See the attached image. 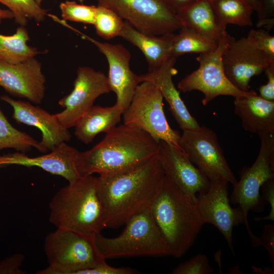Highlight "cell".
<instances>
[{"instance_id": "1", "label": "cell", "mask_w": 274, "mask_h": 274, "mask_svg": "<svg viewBox=\"0 0 274 274\" xmlns=\"http://www.w3.org/2000/svg\"><path fill=\"white\" fill-rule=\"evenodd\" d=\"M165 175L158 155L128 170L97 177L106 227L117 228L151 207Z\"/></svg>"}, {"instance_id": "2", "label": "cell", "mask_w": 274, "mask_h": 274, "mask_svg": "<svg viewBox=\"0 0 274 274\" xmlns=\"http://www.w3.org/2000/svg\"><path fill=\"white\" fill-rule=\"evenodd\" d=\"M159 142L138 128L117 125L91 149L79 152L77 169L80 177L122 173L157 155Z\"/></svg>"}, {"instance_id": "3", "label": "cell", "mask_w": 274, "mask_h": 274, "mask_svg": "<svg viewBox=\"0 0 274 274\" xmlns=\"http://www.w3.org/2000/svg\"><path fill=\"white\" fill-rule=\"evenodd\" d=\"M151 211L171 256L182 257L193 245L204 224L195 203L165 176Z\"/></svg>"}, {"instance_id": "4", "label": "cell", "mask_w": 274, "mask_h": 274, "mask_svg": "<svg viewBox=\"0 0 274 274\" xmlns=\"http://www.w3.org/2000/svg\"><path fill=\"white\" fill-rule=\"evenodd\" d=\"M49 208V221L56 228L95 235L106 227L97 177L92 175L80 177L60 189Z\"/></svg>"}, {"instance_id": "5", "label": "cell", "mask_w": 274, "mask_h": 274, "mask_svg": "<svg viewBox=\"0 0 274 274\" xmlns=\"http://www.w3.org/2000/svg\"><path fill=\"white\" fill-rule=\"evenodd\" d=\"M118 236L95 235L96 247L102 256L110 258L135 256H171L166 241L153 217L151 207L134 215L125 223Z\"/></svg>"}, {"instance_id": "6", "label": "cell", "mask_w": 274, "mask_h": 274, "mask_svg": "<svg viewBox=\"0 0 274 274\" xmlns=\"http://www.w3.org/2000/svg\"><path fill=\"white\" fill-rule=\"evenodd\" d=\"M95 235L57 228L45 239L49 266L36 273L77 274L106 262L95 244Z\"/></svg>"}, {"instance_id": "7", "label": "cell", "mask_w": 274, "mask_h": 274, "mask_svg": "<svg viewBox=\"0 0 274 274\" xmlns=\"http://www.w3.org/2000/svg\"><path fill=\"white\" fill-rule=\"evenodd\" d=\"M261 141L257 157L250 167H244L239 172V180L234 184L230 201L239 207L244 215L245 225L254 247H258L259 237L256 236L249 225L248 214L250 211L260 213L264 204L260 190L266 181L274 179V134H258Z\"/></svg>"}, {"instance_id": "8", "label": "cell", "mask_w": 274, "mask_h": 274, "mask_svg": "<svg viewBox=\"0 0 274 274\" xmlns=\"http://www.w3.org/2000/svg\"><path fill=\"white\" fill-rule=\"evenodd\" d=\"M163 98L155 84L149 81L142 82L137 86L129 105L123 112V123L143 130L158 142L164 141L182 149L179 144L181 135L169 126L164 114Z\"/></svg>"}, {"instance_id": "9", "label": "cell", "mask_w": 274, "mask_h": 274, "mask_svg": "<svg viewBox=\"0 0 274 274\" xmlns=\"http://www.w3.org/2000/svg\"><path fill=\"white\" fill-rule=\"evenodd\" d=\"M226 31L220 40L214 50L201 53L196 57L199 67L187 75L178 84V88L183 92L198 90L204 94L202 104L205 106L220 95L234 97L256 93L253 90L243 91L234 86L228 79L222 63V55L231 39Z\"/></svg>"}, {"instance_id": "10", "label": "cell", "mask_w": 274, "mask_h": 274, "mask_svg": "<svg viewBox=\"0 0 274 274\" xmlns=\"http://www.w3.org/2000/svg\"><path fill=\"white\" fill-rule=\"evenodd\" d=\"M115 11L141 32L152 36L174 33L183 24L168 0H95Z\"/></svg>"}, {"instance_id": "11", "label": "cell", "mask_w": 274, "mask_h": 274, "mask_svg": "<svg viewBox=\"0 0 274 274\" xmlns=\"http://www.w3.org/2000/svg\"><path fill=\"white\" fill-rule=\"evenodd\" d=\"M179 145L191 162L210 181L222 179L233 185L237 180L228 163L216 133L202 126L183 130Z\"/></svg>"}, {"instance_id": "12", "label": "cell", "mask_w": 274, "mask_h": 274, "mask_svg": "<svg viewBox=\"0 0 274 274\" xmlns=\"http://www.w3.org/2000/svg\"><path fill=\"white\" fill-rule=\"evenodd\" d=\"M111 91L107 76L104 73L91 67L79 66L73 90L58 101L64 110L54 115L64 128L74 127L99 96Z\"/></svg>"}, {"instance_id": "13", "label": "cell", "mask_w": 274, "mask_h": 274, "mask_svg": "<svg viewBox=\"0 0 274 274\" xmlns=\"http://www.w3.org/2000/svg\"><path fill=\"white\" fill-rule=\"evenodd\" d=\"M228 183L222 179L210 181L208 190L197 196L195 204L204 224H212L221 232L234 255L233 228L245 220L241 208L230 206Z\"/></svg>"}, {"instance_id": "14", "label": "cell", "mask_w": 274, "mask_h": 274, "mask_svg": "<svg viewBox=\"0 0 274 274\" xmlns=\"http://www.w3.org/2000/svg\"><path fill=\"white\" fill-rule=\"evenodd\" d=\"M274 57L256 48L247 37L232 38L223 55L225 74L237 88L250 90L252 77L260 75L272 62Z\"/></svg>"}, {"instance_id": "15", "label": "cell", "mask_w": 274, "mask_h": 274, "mask_svg": "<svg viewBox=\"0 0 274 274\" xmlns=\"http://www.w3.org/2000/svg\"><path fill=\"white\" fill-rule=\"evenodd\" d=\"M79 34L95 45L106 57L109 65L108 82L111 91L116 95L115 104L124 112L141 83L139 75L133 73L130 68L129 51L121 44L102 42L81 32Z\"/></svg>"}, {"instance_id": "16", "label": "cell", "mask_w": 274, "mask_h": 274, "mask_svg": "<svg viewBox=\"0 0 274 274\" xmlns=\"http://www.w3.org/2000/svg\"><path fill=\"white\" fill-rule=\"evenodd\" d=\"M158 157L164 175L195 203L206 192L210 180L193 164L182 149L160 141Z\"/></svg>"}, {"instance_id": "17", "label": "cell", "mask_w": 274, "mask_h": 274, "mask_svg": "<svg viewBox=\"0 0 274 274\" xmlns=\"http://www.w3.org/2000/svg\"><path fill=\"white\" fill-rule=\"evenodd\" d=\"M46 78L35 57L12 64L0 60V86L10 94L39 104L45 93Z\"/></svg>"}, {"instance_id": "18", "label": "cell", "mask_w": 274, "mask_h": 274, "mask_svg": "<svg viewBox=\"0 0 274 274\" xmlns=\"http://www.w3.org/2000/svg\"><path fill=\"white\" fill-rule=\"evenodd\" d=\"M0 98L12 107V118L17 123L34 126L41 131L42 139L39 145L42 152L51 151L59 144L71 140L72 135L68 129L60 124L54 114L28 101L15 100L6 95Z\"/></svg>"}, {"instance_id": "19", "label": "cell", "mask_w": 274, "mask_h": 274, "mask_svg": "<svg viewBox=\"0 0 274 274\" xmlns=\"http://www.w3.org/2000/svg\"><path fill=\"white\" fill-rule=\"evenodd\" d=\"M78 153L76 148L63 142L54 148L49 153L37 157H29L25 153L18 151L0 155V168L12 165L37 166L71 182L80 177L76 167Z\"/></svg>"}, {"instance_id": "20", "label": "cell", "mask_w": 274, "mask_h": 274, "mask_svg": "<svg viewBox=\"0 0 274 274\" xmlns=\"http://www.w3.org/2000/svg\"><path fill=\"white\" fill-rule=\"evenodd\" d=\"M176 58L170 57L158 68L139 75L141 83L149 81L155 84L169 105V109L183 130L196 129L200 125L191 115L182 99L180 91L175 87L173 76L177 71L175 68Z\"/></svg>"}, {"instance_id": "21", "label": "cell", "mask_w": 274, "mask_h": 274, "mask_svg": "<svg viewBox=\"0 0 274 274\" xmlns=\"http://www.w3.org/2000/svg\"><path fill=\"white\" fill-rule=\"evenodd\" d=\"M234 98V113L245 131L258 135L274 134V101L266 100L256 92Z\"/></svg>"}, {"instance_id": "22", "label": "cell", "mask_w": 274, "mask_h": 274, "mask_svg": "<svg viewBox=\"0 0 274 274\" xmlns=\"http://www.w3.org/2000/svg\"><path fill=\"white\" fill-rule=\"evenodd\" d=\"M174 33L152 36L138 30L124 21L119 37L138 47L148 64V72L160 67L170 56V44Z\"/></svg>"}, {"instance_id": "23", "label": "cell", "mask_w": 274, "mask_h": 274, "mask_svg": "<svg viewBox=\"0 0 274 274\" xmlns=\"http://www.w3.org/2000/svg\"><path fill=\"white\" fill-rule=\"evenodd\" d=\"M123 112L115 104L109 107L93 105L76 123L74 135L82 143L89 144L98 134L106 133L116 126Z\"/></svg>"}, {"instance_id": "24", "label": "cell", "mask_w": 274, "mask_h": 274, "mask_svg": "<svg viewBox=\"0 0 274 274\" xmlns=\"http://www.w3.org/2000/svg\"><path fill=\"white\" fill-rule=\"evenodd\" d=\"M177 14L183 26L217 42L227 31L226 27L220 23L210 0H197Z\"/></svg>"}, {"instance_id": "25", "label": "cell", "mask_w": 274, "mask_h": 274, "mask_svg": "<svg viewBox=\"0 0 274 274\" xmlns=\"http://www.w3.org/2000/svg\"><path fill=\"white\" fill-rule=\"evenodd\" d=\"M29 39L28 32L24 26H19L12 35L0 33V60L15 64L43 54L44 52L27 44Z\"/></svg>"}, {"instance_id": "26", "label": "cell", "mask_w": 274, "mask_h": 274, "mask_svg": "<svg viewBox=\"0 0 274 274\" xmlns=\"http://www.w3.org/2000/svg\"><path fill=\"white\" fill-rule=\"evenodd\" d=\"M179 33H174L170 44V56L177 58L186 53H204L214 50L218 42L196 31L183 26Z\"/></svg>"}, {"instance_id": "27", "label": "cell", "mask_w": 274, "mask_h": 274, "mask_svg": "<svg viewBox=\"0 0 274 274\" xmlns=\"http://www.w3.org/2000/svg\"><path fill=\"white\" fill-rule=\"evenodd\" d=\"M218 20L222 25L228 24L239 26L253 25L254 11L243 0H210Z\"/></svg>"}, {"instance_id": "28", "label": "cell", "mask_w": 274, "mask_h": 274, "mask_svg": "<svg viewBox=\"0 0 274 274\" xmlns=\"http://www.w3.org/2000/svg\"><path fill=\"white\" fill-rule=\"evenodd\" d=\"M32 148L42 152L39 142L13 126L0 109V150L13 148L25 153Z\"/></svg>"}, {"instance_id": "29", "label": "cell", "mask_w": 274, "mask_h": 274, "mask_svg": "<svg viewBox=\"0 0 274 274\" xmlns=\"http://www.w3.org/2000/svg\"><path fill=\"white\" fill-rule=\"evenodd\" d=\"M13 14L15 23L20 26L27 24L33 20L38 24L48 16V10L41 7L35 0H0Z\"/></svg>"}, {"instance_id": "30", "label": "cell", "mask_w": 274, "mask_h": 274, "mask_svg": "<svg viewBox=\"0 0 274 274\" xmlns=\"http://www.w3.org/2000/svg\"><path fill=\"white\" fill-rule=\"evenodd\" d=\"M124 23V21L112 9L101 5L96 6L93 25L99 37L109 40L119 36Z\"/></svg>"}, {"instance_id": "31", "label": "cell", "mask_w": 274, "mask_h": 274, "mask_svg": "<svg viewBox=\"0 0 274 274\" xmlns=\"http://www.w3.org/2000/svg\"><path fill=\"white\" fill-rule=\"evenodd\" d=\"M59 8L61 17L64 21L92 25L94 23L96 6L66 1L60 4Z\"/></svg>"}, {"instance_id": "32", "label": "cell", "mask_w": 274, "mask_h": 274, "mask_svg": "<svg viewBox=\"0 0 274 274\" xmlns=\"http://www.w3.org/2000/svg\"><path fill=\"white\" fill-rule=\"evenodd\" d=\"M214 271L206 255L199 254L175 268L173 274H210Z\"/></svg>"}, {"instance_id": "33", "label": "cell", "mask_w": 274, "mask_h": 274, "mask_svg": "<svg viewBox=\"0 0 274 274\" xmlns=\"http://www.w3.org/2000/svg\"><path fill=\"white\" fill-rule=\"evenodd\" d=\"M246 37L256 48L274 57V37L268 31L251 29Z\"/></svg>"}, {"instance_id": "34", "label": "cell", "mask_w": 274, "mask_h": 274, "mask_svg": "<svg viewBox=\"0 0 274 274\" xmlns=\"http://www.w3.org/2000/svg\"><path fill=\"white\" fill-rule=\"evenodd\" d=\"M261 196L264 204H269L270 211L267 216L264 217H255V221L270 220L274 221V179L265 182L261 187Z\"/></svg>"}, {"instance_id": "35", "label": "cell", "mask_w": 274, "mask_h": 274, "mask_svg": "<svg viewBox=\"0 0 274 274\" xmlns=\"http://www.w3.org/2000/svg\"><path fill=\"white\" fill-rule=\"evenodd\" d=\"M24 256L20 253L12 255L0 262V274H24L20 269Z\"/></svg>"}, {"instance_id": "36", "label": "cell", "mask_w": 274, "mask_h": 274, "mask_svg": "<svg viewBox=\"0 0 274 274\" xmlns=\"http://www.w3.org/2000/svg\"><path fill=\"white\" fill-rule=\"evenodd\" d=\"M137 271L128 267H116L105 262L93 268L79 271L77 274H134Z\"/></svg>"}, {"instance_id": "37", "label": "cell", "mask_w": 274, "mask_h": 274, "mask_svg": "<svg viewBox=\"0 0 274 274\" xmlns=\"http://www.w3.org/2000/svg\"><path fill=\"white\" fill-rule=\"evenodd\" d=\"M259 245L263 246L266 249L273 268L274 265V226L271 224H265L260 237Z\"/></svg>"}, {"instance_id": "38", "label": "cell", "mask_w": 274, "mask_h": 274, "mask_svg": "<svg viewBox=\"0 0 274 274\" xmlns=\"http://www.w3.org/2000/svg\"><path fill=\"white\" fill-rule=\"evenodd\" d=\"M264 72L267 82L260 87L259 95L266 100L274 101V62L265 70Z\"/></svg>"}, {"instance_id": "39", "label": "cell", "mask_w": 274, "mask_h": 274, "mask_svg": "<svg viewBox=\"0 0 274 274\" xmlns=\"http://www.w3.org/2000/svg\"><path fill=\"white\" fill-rule=\"evenodd\" d=\"M256 12L258 21L273 18L274 0H259Z\"/></svg>"}, {"instance_id": "40", "label": "cell", "mask_w": 274, "mask_h": 274, "mask_svg": "<svg viewBox=\"0 0 274 274\" xmlns=\"http://www.w3.org/2000/svg\"><path fill=\"white\" fill-rule=\"evenodd\" d=\"M197 1V0H168L177 12L192 4Z\"/></svg>"}, {"instance_id": "41", "label": "cell", "mask_w": 274, "mask_h": 274, "mask_svg": "<svg viewBox=\"0 0 274 274\" xmlns=\"http://www.w3.org/2000/svg\"><path fill=\"white\" fill-rule=\"evenodd\" d=\"M274 24V18H267L258 21L257 27H264L266 30L269 31Z\"/></svg>"}, {"instance_id": "42", "label": "cell", "mask_w": 274, "mask_h": 274, "mask_svg": "<svg viewBox=\"0 0 274 274\" xmlns=\"http://www.w3.org/2000/svg\"><path fill=\"white\" fill-rule=\"evenodd\" d=\"M14 18L12 13L8 9H3L0 8V23L5 19Z\"/></svg>"}, {"instance_id": "43", "label": "cell", "mask_w": 274, "mask_h": 274, "mask_svg": "<svg viewBox=\"0 0 274 274\" xmlns=\"http://www.w3.org/2000/svg\"><path fill=\"white\" fill-rule=\"evenodd\" d=\"M253 11H257L259 0H243Z\"/></svg>"}, {"instance_id": "44", "label": "cell", "mask_w": 274, "mask_h": 274, "mask_svg": "<svg viewBox=\"0 0 274 274\" xmlns=\"http://www.w3.org/2000/svg\"><path fill=\"white\" fill-rule=\"evenodd\" d=\"M35 1H36V2L38 4H39L40 5H41V4L42 2L43 1V0H35ZM78 1H79L80 3H82L84 1V0H78Z\"/></svg>"}]
</instances>
